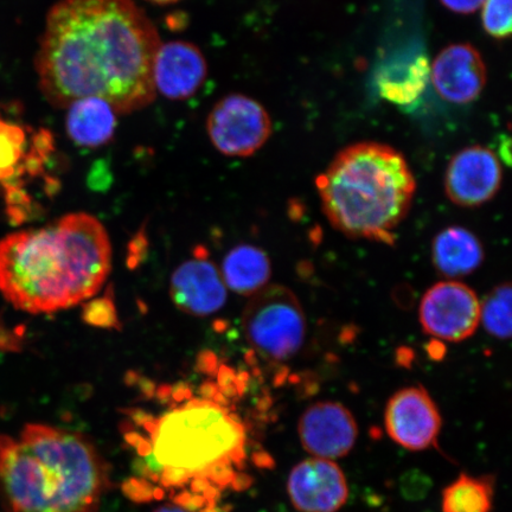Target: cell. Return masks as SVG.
Here are the masks:
<instances>
[{
	"label": "cell",
	"mask_w": 512,
	"mask_h": 512,
	"mask_svg": "<svg viewBox=\"0 0 512 512\" xmlns=\"http://www.w3.org/2000/svg\"><path fill=\"white\" fill-rule=\"evenodd\" d=\"M143 426L165 483L183 484L219 473L227 478L246 456V428L221 402L189 398L159 418L143 419Z\"/></svg>",
	"instance_id": "5b68a950"
},
{
	"label": "cell",
	"mask_w": 512,
	"mask_h": 512,
	"mask_svg": "<svg viewBox=\"0 0 512 512\" xmlns=\"http://www.w3.org/2000/svg\"><path fill=\"white\" fill-rule=\"evenodd\" d=\"M147 2L157 4V5H170L181 2V0H147Z\"/></svg>",
	"instance_id": "83f0119b"
},
{
	"label": "cell",
	"mask_w": 512,
	"mask_h": 512,
	"mask_svg": "<svg viewBox=\"0 0 512 512\" xmlns=\"http://www.w3.org/2000/svg\"><path fill=\"white\" fill-rule=\"evenodd\" d=\"M494 485L489 478L462 473L441 495V512H492Z\"/></svg>",
	"instance_id": "44dd1931"
},
{
	"label": "cell",
	"mask_w": 512,
	"mask_h": 512,
	"mask_svg": "<svg viewBox=\"0 0 512 512\" xmlns=\"http://www.w3.org/2000/svg\"><path fill=\"white\" fill-rule=\"evenodd\" d=\"M430 76V63L425 55L420 54L383 67L376 76V85L382 98L406 106L420 98Z\"/></svg>",
	"instance_id": "d6986e66"
},
{
	"label": "cell",
	"mask_w": 512,
	"mask_h": 512,
	"mask_svg": "<svg viewBox=\"0 0 512 512\" xmlns=\"http://www.w3.org/2000/svg\"><path fill=\"white\" fill-rule=\"evenodd\" d=\"M430 78L441 98L451 104L466 105L482 94L488 70L482 55L471 44H452L434 60Z\"/></svg>",
	"instance_id": "4fadbf2b"
},
{
	"label": "cell",
	"mask_w": 512,
	"mask_h": 512,
	"mask_svg": "<svg viewBox=\"0 0 512 512\" xmlns=\"http://www.w3.org/2000/svg\"><path fill=\"white\" fill-rule=\"evenodd\" d=\"M323 210L352 239L393 243L411 209L416 184L405 157L393 147L360 143L339 152L316 179Z\"/></svg>",
	"instance_id": "277c9868"
},
{
	"label": "cell",
	"mask_w": 512,
	"mask_h": 512,
	"mask_svg": "<svg viewBox=\"0 0 512 512\" xmlns=\"http://www.w3.org/2000/svg\"><path fill=\"white\" fill-rule=\"evenodd\" d=\"M512 0H485L483 4V27L491 37L505 40L511 35Z\"/></svg>",
	"instance_id": "603a6c76"
},
{
	"label": "cell",
	"mask_w": 512,
	"mask_h": 512,
	"mask_svg": "<svg viewBox=\"0 0 512 512\" xmlns=\"http://www.w3.org/2000/svg\"><path fill=\"white\" fill-rule=\"evenodd\" d=\"M298 434L312 457L335 462L355 447L358 427L354 415L342 403L319 401L300 416Z\"/></svg>",
	"instance_id": "30bf717a"
},
{
	"label": "cell",
	"mask_w": 512,
	"mask_h": 512,
	"mask_svg": "<svg viewBox=\"0 0 512 512\" xmlns=\"http://www.w3.org/2000/svg\"><path fill=\"white\" fill-rule=\"evenodd\" d=\"M23 332L10 330L0 323V351L18 352L22 349Z\"/></svg>",
	"instance_id": "d4e9b609"
},
{
	"label": "cell",
	"mask_w": 512,
	"mask_h": 512,
	"mask_svg": "<svg viewBox=\"0 0 512 512\" xmlns=\"http://www.w3.org/2000/svg\"><path fill=\"white\" fill-rule=\"evenodd\" d=\"M83 322L101 329H120V320L111 293L83 304Z\"/></svg>",
	"instance_id": "cb8c5ba5"
},
{
	"label": "cell",
	"mask_w": 512,
	"mask_h": 512,
	"mask_svg": "<svg viewBox=\"0 0 512 512\" xmlns=\"http://www.w3.org/2000/svg\"><path fill=\"white\" fill-rule=\"evenodd\" d=\"M384 427L396 444L409 451H424L437 444L441 416L424 388L408 387L388 401Z\"/></svg>",
	"instance_id": "9c48e42d"
},
{
	"label": "cell",
	"mask_w": 512,
	"mask_h": 512,
	"mask_svg": "<svg viewBox=\"0 0 512 512\" xmlns=\"http://www.w3.org/2000/svg\"><path fill=\"white\" fill-rule=\"evenodd\" d=\"M480 322L488 334L497 339L511 336V286L502 284L494 288L480 304Z\"/></svg>",
	"instance_id": "7402d4cb"
},
{
	"label": "cell",
	"mask_w": 512,
	"mask_h": 512,
	"mask_svg": "<svg viewBox=\"0 0 512 512\" xmlns=\"http://www.w3.org/2000/svg\"><path fill=\"white\" fill-rule=\"evenodd\" d=\"M207 132L215 149L228 157H249L272 134L270 114L260 102L242 94L224 96L210 111Z\"/></svg>",
	"instance_id": "52a82bcc"
},
{
	"label": "cell",
	"mask_w": 512,
	"mask_h": 512,
	"mask_svg": "<svg viewBox=\"0 0 512 512\" xmlns=\"http://www.w3.org/2000/svg\"><path fill=\"white\" fill-rule=\"evenodd\" d=\"M419 318L426 334L446 342H462L480 324V302L475 291L459 281H441L421 300Z\"/></svg>",
	"instance_id": "ba28073f"
},
{
	"label": "cell",
	"mask_w": 512,
	"mask_h": 512,
	"mask_svg": "<svg viewBox=\"0 0 512 512\" xmlns=\"http://www.w3.org/2000/svg\"><path fill=\"white\" fill-rule=\"evenodd\" d=\"M432 260L437 271L445 277H466L483 264V245L469 229L446 228L435 236Z\"/></svg>",
	"instance_id": "e0dca14e"
},
{
	"label": "cell",
	"mask_w": 512,
	"mask_h": 512,
	"mask_svg": "<svg viewBox=\"0 0 512 512\" xmlns=\"http://www.w3.org/2000/svg\"><path fill=\"white\" fill-rule=\"evenodd\" d=\"M446 9L457 14L469 15L482 8L485 0H440Z\"/></svg>",
	"instance_id": "484cf974"
},
{
	"label": "cell",
	"mask_w": 512,
	"mask_h": 512,
	"mask_svg": "<svg viewBox=\"0 0 512 512\" xmlns=\"http://www.w3.org/2000/svg\"><path fill=\"white\" fill-rule=\"evenodd\" d=\"M111 268L110 236L104 224L86 213L0 240V292L31 315L88 302L105 285Z\"/></svg>",
	"instance_id": "7a4b0ae2"
},
{
	"label": "cell",
	"mask_w": 512,
	"mask_h": 512,
	"mask_svg": "<svg viewBox=\"0 0 512 512\" xmlns=\"http://www.w3.org/2000/svg\"><path fill=\"white\" fill-rule=\"evenodd\" d=\"M153 512H192L191 510L182 507V505L178 504H165L162 507H159Z\"/></svg>",
	"instance_id": "4316f807"
},
{
	"label": "cell",
	"mask_w": 512,
	"mask_h": 512,
	"mask_svg": "<svg viewBox=\"0 0 512 512\" xmlns=\"http://www.w3.org/2000/svg\"><path fill=\"white\" fill-rule=\"evenodd\" d=\"M66 110V130L76 145L94 149L113 139L118 114L105 100L89 96L72 102Z\"/></svg>",
	"instance_id": "ac0fdd59"
},
{
	"label": "cell",
	"mask_w": 512,
	"mask_h": 512,
	"mask_svg": "<svg viewBox=\"0 0 512 512\" xmlns=\"http://www.w3.org/2000/svg\"><path fill=\"white\" fill-rule=\"evenodd\" d=\"M242 325L248 343L267 361L291 360L305 342L302 304L285 286H266L254 294L243 312Z\"/></svg>",
	"instance_id": "8992f818"
},
{
	"label": "cell",
	"mask_w": 512,
	"mask_h": 512,
	"mask_svg": "<svg viewBox=\"0 0 512 512\" xmlns=\"http://www.w3.org/2000/svg\"><path fill=\"white\" fill-rule=\"evenodd\" d=\"M206 56L194 43L174 41L162 44L153 64L156 93L170 100H185L195 95L206 81Z\"/></svg>",
	"instance_id": "9a60e30c"
},
{
	"label": "cell",
	"mask_w": 512,
	"mask_h": 512,
	"mask_svg": "<svg viewBox=\"0 0 512 512\" xmlns=\"http://www.w3.org/2000/svg\"><path fill=\"white\" fill-rule=\"evenodd\" d=\"M197 249L195 259L184 262L172 274V302L187 315L206 317L222 309L227 302L226 284L220 271Z\"/></svg>",
	"instance_id": "5bb4252c"
},
{
	"label": "cell",
	"mask_w": 512,
	"mask_h": 512,
	"mask_svg": "<svg viewBox=\"0 0 512 512\" xmlns=\"http://www.w3.org/2000/svg\"><path fill=\"white\" fill-rule=\"evenodd\" d=\"M287 494L299 512H337L348 502V480L332 460L312 457L293 467Z\"/></svg>",
	"instance_id": "7c38bea8"
},
{
	"label": "cell",
	"mask_w": 512,
	"mask_h": 512,
	"mask_svg": "<svg viewBox=\"0 0 512 512\" xmlns=\"http://www.w3.org/2000/svg\"><path fill=\"white\" fill-rule=\"evenodd\" d=\"M502 178V166L494 152L480 145L466 147L448 164L446 195L459 207H479L496 196Z\"/></svg>",
	"instance_id": "8fae6325"
},
{
	"label": "cell",
	"mask_w": 512,
	"mask_h": 512,
	"mask_svg": "<svg viewBox=\"0 0 512 512\" xmlns=\"http://www.w3.org/2000/svg\"><path fill=\"white\" fill-rule=\"evenodd\" d=\"M110 485L104 458L79 433L42 424L0 435V494L9 512H95Z\"/></svg>",
	"instance_id": "3957f363"
},
{
	"label": "cell",
	"mask_w": 512,
	"mask_h": 512,
	"mask_svg": "<svg viewBox=\"0 0 512 512\" xmlns=\"http://www.w3.org/2000/svg\"><path fill=\"white\" fill-rule=\"evenodd\" d=\"M28 143L27 128L6 120L0 113V185L5 195L24 191L22 177L38 175L53 150V140L47 132L36 134L30 151Z\"/></svg>",
	"instance_id": "2e32d148"
},
{
	"label": "cell",
	"mask_w": 512,
	"mask_h": 512,
	"mask_svg": "<svg viewBox=\"0 0 512 512\" xmlns=\"http://www.w3.org/2000/svg\"><path fill=\"white\" fill-rule=\"evenodd\" d=\"M272 274L271 261L262 249L239 246L230 251L222 266V279L241 296H254L265 288Z\"/></svg>",
	"instance_id": "ffe728a7"
},
{
	"label": "cell",
	"mask_w": 512,
	"mask_h": 512,
	"mask_svg": "<svg viewBox=\"0 0 512 512\" xmlns=\"http://www.w3.org/2000/svg\"><path fill=\"white\" fill-rule=\"evenodd\" d=\"M160 46L155 25L133 0H60L37 50L38 85L57 108L92 96L131 114L156 99Z\"/></svg>",
	"instance_id": "6da1fadb"
}]
</instances>
